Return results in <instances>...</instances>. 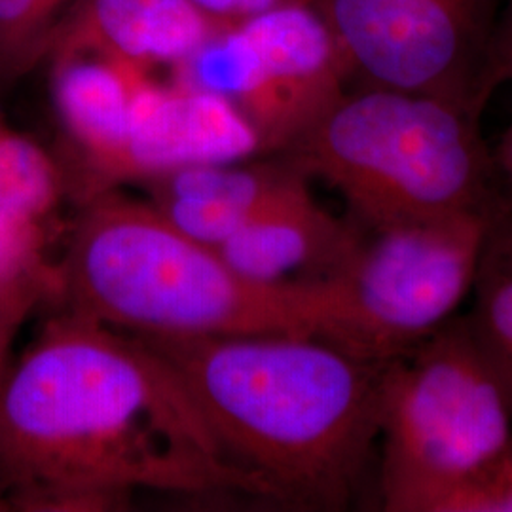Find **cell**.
Returning <instances> with one entry per match:
<instances>
[{"instance_id": "cell-7", "label": "cell", "mask_w": 512, "mask_h": 512, "mask_svg": "<svg viewBox=\"0 0 512 512\" xmlns=\"http://www.w3.org/2000/svg\"><path fill=\"white\" fill-rule=\"evenodd\" d=\"M173 74L228 99L255 128L264 156L298 141L353 78L317 2L226 25Z\"/></svg>"}, {"instance_id": "cell-20", "label": "cell", "mask_w": 512, "mask_h": 512, "mask_svg": "<svg viewBox=\"0 0 512 512\" xmlns=\"http://www.w3.org/2000/svg\"><path fill=\"white\" fill-rule=\"evenodd\" d=\"M507 82H512V0L503 2L488 59V84L492 92Z\"/></svg>"}, {"instance_id": "cell-4", "label": "cell", "mask_w": 512, "mask_h": 512, "mask_svg": "<svg viewBox=\"0 0 512 512\" xmlns=\"http://www.w3.org/2000/svg\"><path fill=\"white\" fill-rule=\"evenodd\" d=\"M363 226L490 209L509 190L480 114L378 86L346 90L283 154Z\"/></svg>"}, {"instance_id": "cell-23", "label": "cell", "mask_w": 512, "mask_h": 512, "mask_svg": "<svg viewBox=\"0 0 512 512\" xmlns=\"http://www.w3.org/2000/svg\"><path fill=\"white\" fill-rule=\"evenodd\" d=\"M8 128V126H4V122H2V118H0V135L4 133V129Z\"/></svg>"}, {"instance_id": "cell-22", "label": "cell", "mask_w": 512, "mask_h": 512, "mask_svg": "<svg viewBox=\"0 0 512 512\" xmlns=\"http://www.w3.org/2000/svg\"><path fill=\"white\" fill-rule=\"evenodd\" d=\"M4 511H12V507H10V501L6 499V495L2 494V490H0V512Z\"/></svg>"}, {"instance_id": "cell-21", "label": "cell", "mask_w": 512, "mask_h": 512, "mask_svg": "<svg viewBox=\"0 0 512 512\" xmlns=\"http://www.w3.org/2000/svg\"><path fill=\"white\" fill-rule=\"evenodd\" d=\"M495 162L501 171V177L507 184V188L512 192V120L509 128L505 129L501 143L494 152Z\"/></svg>"}, {"instance_id": "cell-3", "label": "cell", "mask_w": 512, "mask_h": 512, "mask_svg": "<svg viewBox=\"0 0 512 512\" xmlns=\"http://www.w3.org/2000/svg\"><path fill=\"white\" fill-rule=\"evenodd\" d=\"M57 270L67 310L137 336L329 334V289L321 277L249 279L152 203L114 190L84 202Z\"/></svg>"}, {"instance_id": "cell-13", "label": "cell", "mask_w": 512, "mask_h": 512, "mask_svg": "<svg viewBox=\"0 0 512 512\" xmlns=\"http://www.w3.org/2000/svg\"><path fill=\"white\" fill-rule=\"evenodd\" d=\"M222 27L192 0H80L48 59L88 52L148 71L156 65L175 69Z\"/></svg>"}, {"instance_id": "cell-15", "label": "cell", "mask_w": 512, "mask_h": 512, "mask_svg": "<svg viewBox=\"0 0 512 512\" xmlns=\"http://www.w3.org/2000/svg\"><path fill=\"white\" fill-rule=\"evenodd\" d=\"M471 296L473 306L465 317L512 404L511 190L503 194L488 215Z\"/></svg>"}, {"instance_id": "cell-11", "label": "cell", "mask_w": 512, "mask_h": 512, "mask_svg": "<svg viewBox=\"0 0 512 512\" xmlns=\"http://www.w3.org/2000/svg\"><path fill=\"white\" fill-rule=\"evenodd\" d=\"M285 156L190 165L145 181L148 202L169 224L219 247L268 205L310 183Z\"/></svg>"}, {"instance_id": "cell-19", "label": "cell", "mask_w": 512, "mask_h": 512, "mask_svg": "<svg viewBox=\"0 0 512 512\" xmlns=\"http://www.w3.org/2000/svg\"><path fill=\"white\" fill-rule=\"evenodd\" d=\"M205 16L220 25H234L274 12L293 4H311L317 0H192Z\"/></svg>"}, {"instance_id": "cell-10", "label": "cell", "mask_w": 512, "mask_h": 512, "mask_svg": "<svg viewBox=\"0 0 512 512\" xmlns=\"http://www.w3.org/2000/svg\"><path fill=\"white\" fill-rule=\"evenodd\" d=\"M55 114L69 145L61 164L67 194L88 202L114 188V173L128 139L137 88L148 69L101 54H61L46 61Z\"/></svg>"}, {"instance_id": "cell-5", "label": "cell", "mask_w": 512, "mask_h": 512, "mask_svg": "<svg viewBox=\"0 0 512 512\" xmlns=\"http://www.w3.org/2000/svg\"><path fill=\"white\" fill-rule=\"evenodd\" d=\"M511 442V399L465 315L387 363L378 446L384 511L435 512Z\"/></svg>"}, {"instance_id": "cell-2", "label": "cell", "mask_w": 512, "mask_h": 512, "mask_svg": "<svg viewBox=\"0 0 512 512\" xmlns=\"http://www.w3.org/2000/svg\"><path fill=\"white\" fill-rule=\"evenodd\" d=\"M139 338L173 366L253 497L344 511L361 494L389 361L313 336Z\"/></svg>"}, {"instance_id": "cell-17", "label": "cell", "mask_w": 512, "mask_h": 512, "mask_svg": "<svg viewBox=\"0 0 512 512\" xmlns=\"http://www.w3.org/2000/svg\"><path fill=\"white\" fill-rule=\"evenodd\" d=\"M435 512H512V442L484 469L444 495Z\"/></svg>"}, {"instance_id": "cell-6", "label": "cell", "mask_w": 512, "mask_h": 512, "mask_svg": "<svg viewBox=\"0 0 512 512\" xmlns=\"http://www.w3.org/2000/svg\"><path fill=\"white\" fill-rule=\"evenodd\" d=\"M492 207L380 226L351 220L353 238L321 277L330 296L327 342L391 361L454 319L473 291Z\"/></svg>"}, {"instance_id": "cell-16", "label": "cell", "mask_w": 512, "mask_h": 512, "mask_svg": "<svg viewBox=\"0 0 512 512\" xmlns=\"http://www.w3.org/2000/svg\"><path fill=\"white\" fill-rule=\"evenodd\" d=\"M80 0H0V84L44 65Z\"/></svg>"}, {"instance_id": "cell-8", "label": "cell", "mask_w": 512, "mask_h": 512, "mask_svg": "<svg viewBox=\"0 0 512 512\" xmlns=\"http://www.w3.org/2000/svg\"><path fill=\"white\" fill-rule=\"evenodd\" d=\"M505 0H317L363 86L421 93L480 114Z\"/></svg>"}, {"instance_id": "cell-18", "label": "cell", "mask_w": 512, "mask_h": 512, "mask_svg": "<svg viewBox=\"0 0 512 512\" xmlns=\"http://www.w3.org/2000/svg\"><path fill=\"white\" fill-rule=\"evenodd\" d=\"M46 298L25 291H0V389L12 366V346L19 329Z\"/></svg>"}, {"instance_id": "cell-14", "label": "cell", "mask_w": 512, "mask_h": 512, "mask_svg": "<svg viewBox=\"0 0 512 512\" xmlns=\"http://www.w3.org/2000/svg\"><path fill=\"white\" fill-rule=\"evenodd\" d=\"M351 219H336L302 184L247 220L219 247L220 256L255 281L323 277L353 238Z\"/></svg>"}, {"instance_id": "cell-9", "label": "cell", "mask_w": 512, "mask_h": 512, "mask_svg": "<svg viewBox=\"0 0 512 512\" xmlns=\"http://www.w3.org/2000/svg\"><path fill=\"white\" fill-rule=\"evenodd\" d=\"M258 156H264L258 133L228 99L175 74L169 82H158L147 73L133 99L114 184L145 183L190 165Z\"/></svg>"}, {"instance_id": "cell-12", "label": "cell", "mask_w": 512, "mask_h": 512, "mask_svg": "<svg viewBox=\"0 0 512 512\" xmlns=\"http://www.w3.org/2000/svg\"><path fill=\"white\" fill-rule=\"evenodd\" d=\"M67 194L55 154L6 128L0 135V291L59 298V270L48 260L52 220Z\"/></svg>"}, {"instance_id": "cell-1", "label": "cell", "mask_w": 512, "mask_h": 512, "mask_svg": "<svg viewBox=\"0 0 512 512\" xmlns=\"http://www.w3.org/2000/svg\"><path fill=\"white\" fill-rule=\"evenodd\" d=\"M12 511H112L141 490L253 497L173 366L139 336L65 310L0 389Z\"/></svg>"}]
</instances>
